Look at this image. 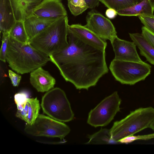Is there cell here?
I'll list each match as a JSON object with an SVG mask.
<instances>
[{"instance_id": "6da1fadb", "label": "cell", "mask_w": 154, "mask_h": 154, "mask_svg": "<svg viewBox=\"0 0 154 154\" xmlns=\"http://www.w3.org/2000/svg\"><path fill=\"white\" fill-rule=\"evenodd\" d=\"M68 45L49 57L66 82L77 89L95 86L108 73L105 50L84 42L68 31Z\"/></svg>"}, {"instance_id": "7a4b0ae2", "label": "cell", "mask_w": 154, "mask_h": 154, "mask_svg": "<svg viewBox=\"0 0 154 154\" xmlns=\"http://www.w3.org/2000/svg\"><path fill=\"white\" fill-rule=\"evenodd\" d=\"M6 60L9 66L21 74L31 72L45 65L50 59L48 55L32 46L10 36Z\"/></svg>"}, {"instance_id": "3957f363", "label": "cell", "mask_w": 154, "mask_h": 154, "mask_svg": "<svg viewBox=\"0 0 154 154\" xmlns=\"http://www.w3.org/2000/svg\"><path fill=\"white\" fill-rule=\"evenodd\" d=\"M68 23L67 16L58 19L29 40V44L49 56L63 50L68 44Z\"/></svg>"}, {"instance_id": "277c9868", "label": "cell", "mask_w": 154, "mask_h": 154, "mask_svg": "<svg viewBox=\"0 0 154 154\" xmlns=\"http://www.w3.org/2000/svg\"><path fill=\"white\" fill-rule=\"evenodd\" d=\"M154 120V108L140 107L131 112L124 119L115 122L110 129L112 142H119L125 137L149 128Z\"/></svg>"}, {"instance_id": "5b68a950", "label": "cell", "mask_w": 154, "mask_h": 154, "mask_svg": "<svg viewBox=\"0 0 154 154\" xmlns=\"http://www.w3.org/2000/svg\"><path fill=\"white\" fill-rule=\"evenodd\" d=\"M41 106L43 112L57 120L67 122L72 121L74 114L64 91L53 88L42 97Z\"/></svg>"}, {"instance_id": "8992f818", "label": "cell", "mask_w": 154, "mask_h": 154, "mask_svg": "<svg viewBox=\"0 0 154 154\" xmlns=\"http://www.w3.org/2000/svg\"><path fill=\"white\" fill-rule=\"evenodd\" d=\"M109 69L116 80L122 84L131 85L145 80L150 74L151 66L144 62L139 63L113 59Z\"/></svg>"}, {"instance_id": "52a82bcc", "label": "cell", "mask_w": 154, "mask_h": 154, "mask_svg": "<svg viewBox=\"0 0 154 154\" xmlns=\"http://www.w3.org/2000/svg\"><path fill=\"white\" fill-rule=\"evenodd\" d=\"M24 130L27 134L35 136L57 137L63 140L70 129L62 122L39 114L33 124L25 125Z\"/></svg>"}, {"instance_id": "ba28073f", "label": "cell", "mask_w": 154, "mask_h": 154, "mask_svg": "<svg viewBox=\"0 0 154 154\" xmlns=\"http://www.w3.org/2000/svg\"><path fill=\"white\" fill-rule=\"evenodd\" d=\"M121 100L115 91L101 101L88 114L87 123L97 127L107 125L120 110Z\"/></svg>"}, {"instance_id": "9c48e42d", "label": "cell", "mask_w": 154, "mask_h": 154, "mask_svg": "<svg viewBox=\"0 0 154 154\" xmlns=\"http://www.w3.org/2000/svg\"><path fill=\"white\" fill-rule=\"evenodd\" d=\"M86 19L84 26L100 38L111 41L117 36L112 23L100 13L91 10L88 13Z\"/></svg>"}, {"instance_id": "30bf717a", "label": "cell", "mask_w": 154, "mask_h": 154, "mask_svg": "<svg viewBox=\"0 0 154 154\" xmlns=\"http://www.w3.org/2000/svg\"><path fill=\"white\" fill-rule=\"evenodd\" d=\"M115 54V60L142 63L134 42L122 39L116 36L110 41Z\"/></svg>"}, {"instance_id": "8fae6325", "label": "cell", "mask_w": 154, "mask_h": 154, "mask_svg": "<svg viewBox=\"0 0 154 154\" xmlns=\"http://www.w3.org/2000/svg\"><path fill=\"white\" fill-rule=\"evenodd\" d=\"M32 14L40 17L56 19L67 16L61 0H43L33 9Z\"/></svg>"}, {"instance_id": "7c38bea8", "label": "cell", "mask_w": 154, "mask_h": 154, "mask_svg": "<svg viewBox=\"0 0 154 154\" xmlns=\"http://www.w3.org/2000/svg\"><path fill=\"white\" fill-rule=\"evenodd\" d=\"M68 31L84 42L105 50L107 45L106 40L100 38L84 26L79 24L69 25Z\"/></svg>"}, {"instance_id": "4fadbf2b", "label": "cell", "mask_w": 154, "mask_h": 154, "mask_svg": "<svg viewBox=\"0 0 154 154\" xmlns=\"http://www.w3.org/2000/svg\"><path fill=\"white\" fill-rule=\"evenodd\" d=\"M29 80L33 87L41 92H47L53 88L56 83L55 79L42 67L30 72Z\"/></svg>"}, {"instance_id": "5bb4252c", "label": "cell", "mask_w": 154, "mask_h": 154, "mask_svg": "<svg viewBox=\"0 0 154 154\" xmlns=\"http://www.w3.org/2000/svg\"><path fill=\"white\" fill-rule=\"evenodd\" d=\"M57 19L43 17L33 14L26 18L24 23L29 40Z\"/></svg>"}, {"instance_id": "9a60e30c", "label": "cell", "mask_w": 154, "mask_h": 154, "mask_svg": "<svg viewBox=\"0 0 154 154\" xmlns=\"http://www.w3.org/2000/svg\"><path fill=\"white\" fill-rule=\"evenodd\" d=\"M17 20L11 0H0V32L9 33Z\"/></svg>"}, {"instance_id": "2e32d148", "label": "cell", "mask_w": 154, "mask_h": 154, "mask_svg": "<svg viewBox=\"0 0 154 154\" xmlns=\"http://www.w3.org/2000/svg\"><path fill=\"white\" fill-rule=\"evenodd\" d=\"M154 2L152 0H143L130 7L117 11V14L122 16L154 17Z\"/></svg>"}, {"instance_id": "e0dca14e", "label": "cell", "mask_w": 154, "mask_h": 154, "mask_svg": "<svg viewBox=\"0 0 154 154\" xmlns=\"http://www.w3.org/2000/svg\"><path fill=\"white\" fill-rule=\"evenodd\" d=\"M17 20L24 21L32 14L33 9L42 0H11Z\"/></svg>"}, {"instance_id": "ac0fdd59", "label": "cell", "mask_w": 154, "mask_h": 154, "mask_svg": "<svg viewBox=\"0 0 154 154\" xmlns=\"http://www.w3.org/2000/svg\"><path fill=\"white\" fill-rule=\"evenodd\" d=\"M130 37L139 50L141 56L154 65V47L146 39L142 33H129Z\"/></svg>"}, {"instance_id": "d6986e66", "label": "cell", "mask_w": 154, "mask_h": 154, "mask_svg": "<svg viewBox=\"0 0 154 154\" xmlns=\"http://www.w3.org/2000/svg\"><path fill=\"white\" fill-rule=\"evenodd\" d=\"M10 36L20 42L27 44L29 39L23 20H17L9 32Z\"/></svg>"}, {"instance_id": "ffe728a7", "label": "cell", "mask_w": 154, "mask_h": 154, "mask_svg": "<svg viewBox=\"0 0 154 154\" xmlns=\"http://www.w3.org/2000/svg\"><path fill=\"white\" fill-rule=\"evenodd\" d=\"M88 144H106L112 142L110 129L101 128L98 131L88 136Z\"/></svg>"}, {"instance_id": "44dd1931", "label": "cell", "mask_w": 154, "mask_h": 154, "mask_svg": "<svg viewBox=\"0 0 154 154\" xmlns=\"http://www.w3.org/2000/svg\"><path fill=\"white\" fill-rule=\"evenodd\" d=\"M143 0H100L108 8H111L116 11L133 6Z\"/></svg>"}, {"instance_id": "7402d4cb", "label": "cell", "mask_w": 154, "mask_h": 154, "mask_svg": "<svg viewBox=\"0 0 154 154\" xmlns=\"http://www.w3.org/2000/svg\"><path fill=\"white\" fill-rule=\"evenodd\" d=\"M28 105V114L26 123L32 125L38 117L40 107L39 100L37 97L28 98L27 100Z\"/></svg>"}, {"instance_id": "603a6c76", "label": "cell", "mask_w": 154, "mask_h": 154, "mask_svg": "<svg viewBox=\"0 0 154 154\" xmlns=\"http://www.w3.org/2000/svg\"><path fill=\"white\" fill-rule=\"evenodd\" d=\"M68 5L74 16L81 14L88 8L85 0H68Z\"/></svg>"}, {"instance_id": "cb8c5ba5", "label": "cell", "mask_w": 154, "mask_h": 154, "mask_svg": "<svg viewBox=\"0 0 154 154\" xmlns=\"http://www.w3.org/2000/svg\"><path fill=\"white\" fill-rule=\"evenodd\" d=\"M28 97V93L22 91L16 94L14 96V100L16 104L17 110H22L25 107Z\"/></svg>"}, {"instance_id": "d4e9b609", "label": "cell", "mask_w": 154, "mask_h": 154, "mask_svg": "<svg viewBox=\"0 0 154 154\" xmlns=\"http://www.w3.org/2000/svg\"><path fill=\"white\" fill-rule=\"evenodd\" d=\"M154 138V133L142 135L130 136L122 138L119 142L128 143L137 140H148Z\"/></svg>"}, {"instance_id": "484cf974", "label": "cell", "mask_w": 154, "mask_h": 154, "mask_svg": "<svg viewBox=\"0 0 154 154\" xmlns=\"http://www.w3.org/2000/svg\"><path fill=\"white\" fill-rule=\"evenodd\" d=\"M2 33V44L0 52V60L4 62L6 61V54L10 38L9 33Z\"/></svg>"}, {"instance_id": "4316f807", "label": "cell", "mask_w": 154, "mask_h": 154, "mask_svg": "<svg viewBox=\"0 0 154 154\" xmlns=\"http://www.w3.org/2000/svg\"><path fill=\"white\" fill-rule=\"evenodd\" d=\"M138 17L144 26L154 33V16L140 15Z\"/></svg>"}, {"instance_id": "83f0119b", "label": "cell", "mask_w": 154, "mask_h": 154, "mask_svg": "<svg viewBox=\"0 0 154 154\" xmlns=\"http://www.w3.org/2000/svg\"><path fill=\"white\" fill-rule=\"evenodd\" d=\"M142 34L148 41L154 47V33L151 32L144 26L141 28Z\"/></svg>"}, {"instance_id": "f1b7e54d", "label": "cell", "mask_w": 154, "mask_h": 154, "mask_svg": "<svg viewBox=\"0 0 154 154\" xmlns=\"http://www.w3.org/2000/svg\"><path fill=\"white\" fill-rule=\"evenodd\" d=\"M8 75L14 87L18 86L21 79V76L10 69L8 70Z\"/></svg>"}, {"instance_id": "f546056e", "label": "cell", "mask_w": 154, "mask_h": 154, "mask_svg": "<svg viewBox=\"0 0 154 154\" xmlns=\"http://www.w3.org/2000/svg\"><path fill=\"white\" fill-rule=\"evenodd\" d=\"M28 105L27 103L25 108L22 110H17L16 116L17 117L25 121H27L28 114Z\"/></svg>"}, {"instance_id": "4dcf8cb0", "label": "cell", "mask_w": 154, "mask_h": 154, "mask_svg": "<svg viewBox=\"0 0 154 154\" xmlns=\"http://www.w3.org/2000/svg\"><path fill=\"white\" fill-rule=\"evenodd\" d=\"M105 14L106 16L110 19H113L117 16V11L114 9L109 8H108L106 11Z\"/></svg>"}, {"instance_id": "1f68e13d", "label": "cell", "mask_w": 154, "mask_h": 154, "mask_svg": "<svg viewBox=\"0 0 154 154\" xmlns=\"http://www.w3.org/2000/svg\"><path fill=\"white\" fill-rule=\"evenodd\" d=\"M88 8L93 9L97 6L100 2V0H85Z\"/></svg>"}, {"instance_id": "d6a6232c", "label": "cell", "mask_w": 154, "mask_h": 154, "mask_svg": "<svg viewBox=\"0 0 154 154\" xmlns=\"http://www.w3.org/2000/svg\"><path fill=\"white\" fill-rule=\"evenodd\" d=\"M149 128L154 131V120L150 125Z\"/></svg>"}]
</instances>
